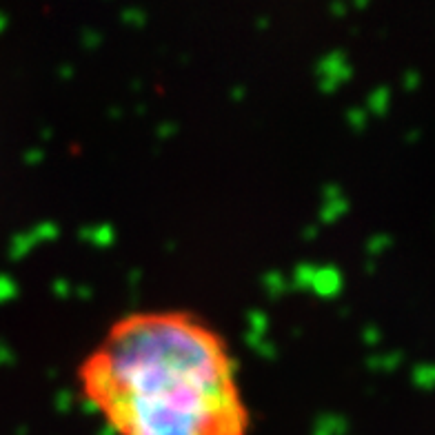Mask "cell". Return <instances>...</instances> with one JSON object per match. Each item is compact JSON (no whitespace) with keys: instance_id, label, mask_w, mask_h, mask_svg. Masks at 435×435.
Returning a JSON list of instances; mask_svg holds the SVG:
<instances>
[{"instance_id":"cell-1","label":"cell","mask_w":435,"mask_h":435,"mask_svg":"<svg viewBox=\"0 0 435 435\" xmlns=\"http://www.w3.org/2000/svg\"><path fill=\"white\" fill-rule=\"evenodd\" d=\"M78 378L114 435H249L227 340L191 311L118 318L82 360Z\"/></svg>"}]
</instances>
